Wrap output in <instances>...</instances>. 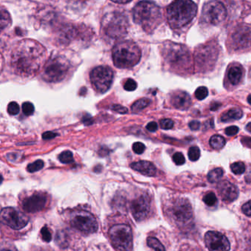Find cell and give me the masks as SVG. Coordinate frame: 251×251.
<instances>
[{"mask_svg":"<svg viewBox=\"0 0 251 251\" xmlns=\"http://www.w3.org/2000/svg\"><path fill=\"white\" fill-rule=\"evenodd\" d=\"M189 159L193 162L199 160L201 156L200 149L197 146H193L188 151Z\"/></svg>","mask_w":251,"mask_h":251,"instance_id":"obj_32","label":"cell"},{"mask_svg":"<svg viewBox=\"0 0 251 251\" xmlns=\"http://www.w3.org/2000/svg\"><path fill=\"white\" fill-rule=\"evenodd\" d=\"M149 104H150V100L149 99H140V100L135 101L131 106V112L134 113H139V112L142 111L143 109L147 107Z\"/></svg>","mask_w":251,"mask_h":251,"instance_id":"obj_25","label":"cell"},{"mask_svg":"<svg viewBox=\"0 0 251 251\" xmlns=\"http://www.w3.org/2000/svg\"><path fill=\"white\" fill-rule=\"evenodd\" d=\"M205 245L209 251H228L230 244L225 235L218 231H209L204 237Z\"/></svg>","mask_w":251,"mask_h":251,"instance_id":"obj_17","label":"cell"},{"mask_svg":"<svg viewBox=\"0 0 251 251\" xmlns=\"http://www.w3.org/2000/svg\"><path fill=\"white\" fill-rule=\"evenodd\" d=\"M246 130H247L248 131H249V132H251V122L246 126Z\"/></svg>","mask_w":251,"mask_h":251,"instance_id":"obj_54","label":"cell"},{"mask_svg":"<svg viewBox=\"0 0 251 251\" xmlns=\"http://www.w3.org/2000/svg\"><path fill=\"white\" fill-rule=\"evenodd\" d=\"M130 167L134 171L146 176H155L156 174V167L151 162L148 161H139L137 162H134L130 165Z\"/></svg>","mask_w":251,"mask_h":251,"instance_id":"obj_21","label":"cell"},{"mask_svg":"<svg viewBox=\"0 0 251 251\" xmlns=\"http://www.w3.org/2000/svg\"><path fill=\"white\" fill-rule=\"evenodd\" d=\"M203 202H204V203L209 206H215V205L216 204L217 202H218L216 195H215V193H212V192L205 195L204 197H203Z\"/></svg>","mask_w":251,"mask_h":251,"instance_id":"obj_33","label":"cell"},{"mask_svg":"<svg viewBox=\"0 0 251 251\" xmlns=\"http://www.w3.org/2000/svg\"><path fill=\"white\" fill-rule=\"evenodd\" d=\"M133 19L146 32L151 33L162 22L160 7L153 1H140L133 9Z\"/></svg>","mask_w":251,"mask_h":251,"instance_id":"obj_3","label":"cell"},{"mask_svg":"<svg viewBox=\"0 0 251 251\" xmlns=\"http://www.w3.org/2000/svg\"><path fill=\"white\" fill-rule=\"evenodd\" d=\"M226 143V142L225 138L219 134L212 136L209 140L210 146H212V149H215V150L222 149L225 146Z\"/></svg>","mask_w":251,"mask_h":251,"instance_id":"obj_24","label":"cell"},{"mask_svg":"<svg viewBox=\"0 0 251 251\" xmlns=\"http://www.w3.org/2000/svg\"><path fill=\"white\" fill-rule=\"evenodd\" d=\"M162 54L168 66L174 72L184 73L191 69V54L185 46L166 41L162 45Z\"/></svg>","mask_w":251,"mask_h":251,"instance_id":"obj_2","label":"cell"},{"mask_svg":"<svg viewBox=\"0 0 251 251\" xmlns=\"http://www.w3.org/2000/svg\"><path fill=\"white\" fill-rule=\"evenodd\" d=\"M243 113L240 109L232 108L227 111L226 113H224L221 121L223 122H229L232 121L240 120L243 118Z\"/></svg>","mask_w":251,"mask_h":251,"instance_id":"obj_23","label":"cell"},{"mask_svg":"<svg viewBox=\"0 0 251 251\" xmlns=\"http://www.w3.org/2000/svg\"><path fill=\"white\" fill-rule=\"evenodd\" d=\"M225 6L218 0H212L205 4L202 10V19L206 23L218 25L223 23L226 18Z\"/></svg>","mask_w":251,"mask_h":251,"instance_id":"obj_12","label":"cell"},{"mask_svg":"<svg viewBox=\"0 0 251 251\" xmlns=\"http://www.w3.org/2000/svg\"><path fill=\"white\" fill-rule=\"evenodd\" d=\"M248 101H249V104L251 105V94L249 96V97H248Z\"/></svg>","mask_w":251,"mask_h":251,"instance_id":"obj_55","label":"cell"},{"mask_svg":"<svg viewBox=\"0 0 251 251\" xmlns=\"http://www.w3.org/2000/svg\"><path fill=\"white\" fill-rule=\"evenodd\" d=\"M57 135L56 133L52 132V131H47L43 134L42 137L44 140H51V139L54 138Z\"/></svg>","mask_w":251,"mask_h":251,"instance_id":"obj_47","label":"cell"},{"mask_svg":"<svg viewBox=\"0 0 251 251\" xmlns=\"http://www.w3.org/2000/svg\"><path fill=\"white\" fill-rule=\"evenodd\" d=\"M56 242L60 247L66 248L68 246V235L65 231H60L57 232Z\"/></svg>","mask_w":251,"mask_h":251,"instance_id":"obj_29","label":"cell"},{"mask_svg":"<svg viewBox=\"0 0 251 251\" xmlns=\"http://www.w3.org/2000/svg\"><path fill=\"white\" fill-rule=\"evenodd\" d=\"M218 189L221 199L227 203H231L238 198V189L229 181H221L218 184Z\"/></svg>","mask_w":251,"mask_h":251,"instance_id":"obj_19","label":"cell"},{"mask_svg":"<svg viewBox=\"0 0 251 251\" xmlns=\"http://www.w3.org/2000/svg\"><path fill=\"white\" fill-rule=\"evenodd\" d=\"M242 210H243L245 215L251 217V201L243 205Z\"/></svg>","mask_w":251,"mask_h":251,"instance_id":"obj_46","label":"cell"},{"mask_svg":"<svg viewBox=\"0 0 251 251\" xmlns=\"http://www.w3.org/2000/svg\"><path fill=\"white\" fill-rule=\"evenodd\" d=\"M132 149L134 153H137V154H141V153L144 152L146 146H145L143 143H140V142H137V143H134L133 144Z\"/></svg>","mask_w":251,"mask_h":251,"instance_id":"obj_42","label":"cell"},{"mask_svg":"<svg viewBox=\"0 0 251 251\" xmlns=\"http://www.w3.org/2000/svg\"><path fill=\"white\" fill-rule=\"evenodd\" d=\"M70 65L66 59L54 57L47 63L44 71L43 78L49 82H57L63 80L69 71Z\"/></svg>","mask_w":251,"mask_h":251,"instance_id":"obj_10","label":"cell"},{"mask_svg":"<svg viewBox=\"0 0 251 251\" xmlns=\"http://www.w3.org/2000/svg\"><path fill=\"white\" fill-rule=\"evenodd\" d=\"M231 170L236 175H240L246 171V165L242 162H234L231 165Z\"/></svg>","mask_w":251,"mask_h":251,"instance_id":"obj_31","label":"cell"},{"mask_svg":"<svg viewBox=\"0 0 251 251\" xmlns=\"http://www.w3.org/2000/svg\"><path fill=\"white\" fill-rule=\"evenodd\" d=\"M167 215L173 223L178 226L187 225L193 219V210L190 201L187 199H174L168 205Z\"/></svg>","mask_w":251,"mask_h":251,"instance_id":"obj_7","label":"cell"},{"mask_svg":"<svg viewBox=\"0 0 251 251\" xmlns=\"http://www.w3.org/2000/svg\"><path fill=\"white\" fill-rule=\"evenodd\" d=\"M208 94H209V91H208L207 88L203 86L199 87L195 93L196 99L199 100H205L208 97Z\"/></svg>","mask_w":251,"mask_h":251,"instance_id":"obj_35","label":"cell"},{"mask_svg":"<svg viewBox=\"0 0 251 251\" xmlns=\"http://www.w3.org/2000/svg\"><path fill=\"white\" fill-rule=\"evenodd\" d=\"M221 105V104H218V103H215L211 107V110H216L218 109V106Z\"/></svg>","mask_w":251,"mask_h":251,"instance_id":"obj_53","label":"cell"},{"mask_svg":"<svg viewBox=\"0 0 251 251\" xmlns=\"http://www.w3.org/2000/svg\"><path fill=\"white\" fill-rule=\"evenodd\" d=\"M112 110H114L116 113H120V114H126L128 112L126 107L123 106L119 105V104H115L112 106Z\"/></svg>","mask_w":251,"mask_h":251,"instance_id":"obj_45","label":"cell"},{"mask_svg":"<svg viewBox=\"0 0 251 251\" xmlns=\"http://www.w3.org/2000/svg\"><path fill=\"white\" fill-rule=\"evenodd\" d=\"M19 106L16 101H12L7 106V112L11 116H16L19 113Z\"/></svg>","mask_w":251,"mask_h":251,"instance_id":"obj_37","label":"cell"},{"mask_svg":"<svg viewBox=\"0 0 251 251\" xmlns=\"http://www.w3.org/2000/svg\"><path fill=\"white\" fill-rule=\"evenodd\" d=\"M241 142L245 146H246V147L251 148V137H243V138L241 140Z\"/></svg>","mask_w":251,"mask_h":251,"instance_id":"obj_50","label":"cell"},{"mask_svg":"<svg viewBox=\"0 0 251 251\" xmlns=\"http://www.w3.org/2000/svg\"><path fill=\"white\" fill-rule=\"evenodd\" d=\"M173 159H174V162H175L176 165H182L185 163V158H184V155L180 152L174 153Z\"/></svg>","mask_w":251,"mask_h":251,"instance_id":"obj_39","label":"cell"},{"mask_svg":"<svg viewBox=\"0 0 251 251\" xmlns=\"http://www.w3.org/2000/svg\"><path fill=\"white\" fill-rule=\"evenodd\" d=\"M22 111L25 116H32L35 111V107L32 103L26 101L22 104Z\"/></svg>","mask_w":251,"mask_h":251,"instance_id":"obj_36","label":"cell"},{"mask_svg":"<svg viewBox=\"0 0 251 251\" xmlns=\"http://www.w3.org/2000/svg\"><path fill=\"white\" fill-rule=\"evenodd\" d=\"M109 238L118 251H131L132 249V232L127 224H116L109 230Z\"/></svg>","mask_w":251,"mask_h":251,"instance_id":"obj_8","label":"cell"},{"mask_svg":"<svg viewBox=\"0 0 251 251\" xmlns=\"http://www.w3.org/2000/svg\"><path fill=\"white\" fill-rule=\"evenodd\" d=\"M0 251H18L14 245L8 242L0 243Z\"/></svg>","mask_w":251,"mask_h":251,"instance_id":"obj_40","label":"cell"},{"mask_svg":"<svg viewBox=\"0 0 251 251\" xmlns=\"http://www.w3.org/2000/svg\"><path fill=\"white\" fill-rule=\"evenodd\" d=\"M3 181V178L1 176H0V184H1V182H2Z\"/></svg>","mask_w":251,"mask_h":251,"instance_id":"obj_56","label":"cell"},{"mask_svg":"<svg viewBox=\"0 0 251 251\" xmlns=\"http://www.w3.org/2000/svg\"><path fill=\"white\" fill-rule=\"evenodd\" d=\"M243 75V69L240 66H232L228 71V79H229L230 82L234 85H237L240 83Z\"/></svg>","mask_w":251,"mask_h":251,"instance_id":"obj_22","label":"cell"},{"mask_svg":"<svg viewBox=\"0 0 251 251\" xmlns=\"http://www.w3.org/2000/svg\"><path fill=\"white\" fill-rule=\"evenodd\" d=\"M150 211L151 200L147 195H141L131 201V214L134 219L138 222L147 218Z\"/></svg>","mask_w":251,"mask_h":251,"instance_id":"obj_16","label":"cell"},{"mask_svg":"<svg viewBox=\"0 0 251 251\" xmlns=\"http://www.w3.org/2000/svg\"><path fill=\"white\" fill-rule=\"evenodd\" d=\"M174 122L171 119H162L160 122V126L162 129H171L174 127Z\"/></svg>","mask_w":251,"mask_h":251,"instance_id":"obj_43","label":"cell"},{"mask_svg":"<svg viewBox=\"0 0 251 251\" xmlns=\"http://www.w3.org/2000/svg\"><path fill=\"white\" fill-rule=\"evenodd\" d=\"M128 21L126 16L119 12L107 13L103 17L101 29L110 39L124 38L128 32Z\"/></svg>","mask_w":251,"mask_h":251,"instance_id":"obj_6","label":"cell"},{"mask_svg":"<svg viewBox=\"0 0 251 251\" xmlns=\"http://www.w3.org/2000/svg\"><path fill=\"white\" fill-rule=\"evenodd\" d=\"M218 54V49L215 44L210 43L201 46L196 50L195 54V60L198 67L201 69L209 68L215 63Z\"/></svg>","mask_w":251,"mask_h":251,"instance_id":"obj_14","label":"cell"},{"mask_svg":"<svg viewBox=\"0 0 251 251\" xmlns=\"http://www.w3.org/2000/svg\"><path fill=\"white\" fill-rule=\"evenodd\" d=\"M44 166V162H43L41 159L35 161L33 163L29 164L27 166V171L29 173L37 172V171H40L42 169Z\"/></svg>","mask_w":251,"mask_h":251,"instance_id":"obj_34","label":"cell"},{"mask_svg":"<svg viewBox=\"0 0 251 251\" xmlns=\"http://www.w3.org/2000/svg\"><path fill=\"white\" fill-rule=\"evenodd\" d=\"M0 221L13 229L19 230L27 225L29 219L17 209L7 207L0 212Z\"/></svg>","mask_w":251,"mask_h":251,"instance_id":"obj_13","label":"cell"},{"mask_svg":"<svg viewBox=\"0 0 251 251\" xmlns=\"http://www.w3.org/2000/svg\"><path fill=\"white\" fill-rule=\"evenodd\" d=\"M111 1H114V2L119 3V4H125V3L129 2L131 0H111Z\"/></svg>","mask_w":251,"mask_h":251,"instance_id":"obj_52","label":"cell"},{"mask_svg":"<svg viewBox=\"0 0 251 251\" xmlns=\"http://www.w3.org/2000/svg\"><path fill=\"white\" fill-rule=\"evenodd\" d=\"M47 201L48 199L45 193H34L22 201V208L24 210L30 213L40 212L46 207Z\"/></svg>","mask_w":251,"mask_h":251,"instance_id":"obj_18","label":"cell"},{"mask_svg":"<svg viewBox=\"0 0 251 251\" xmlns=\"http://www.w3.org/2000/svg\"><path fill=\"white\" fill-rule=\"evenodd\" d=\"M146 128H147L149 131L154 132V131H156V130L158 129L157 124L155 123V122H150V123L148 124L147 126H146Z\"/></svg>","mask_w":251,"mask_h":251,"instance_id":"obj_48","label":"cell"},{"mask_svg":"<svg viewBox=\"0 0 251 251\" xmlns=\"http://www.w3.org/2000/svg\"><path fill=\"white\" fill-rule=\"evenodd\" d=\"M141 58V51L135 43L125 41L115 46L113 59L115 66L121 69H128L136 66Z\"/></svg>","mask_w":251,"mask_h":251,"instance_id":"obj_5","label":"cell"},{"mask_svg":"<svg viewBox=\"0 0 251 251\" xmlns=\"http://www.w3.org/2000/svg\"><path fill=\"white\" fill-rule=\"evenodd\" d=\"M246 181L247 183H251V166L249 167L246 172Z\"/></svg>","mask_w":251,"mask_h":251,"instance_id":"obj_51","label":"cell"},{"mask_svg":"<svg viewBox=\"0 0 251 251\" xmlns=\"http://www.w3.org/2000/svg\"><path fill=\"white\" fill-rule=\"evenodd\" d=\"M191 98L187 93L177 91L171 97V104L178 110H187L191 105Z\"/></svg>","mask_w":251,"mask_h":251,"instance_id":"obj_20","label":"cell"},{"mask_svg":"<svg viewBox=\"0 0 251 251\" xmlns=\"http://www.w3.org/2000/svg\"><path fill=\"white\" fill-rule=\"evenodd\" d=\"M10 17L9 13L4 10H0V32L10 24Z\"/></svg>","mask_w":251,"mask_h":251,"instance_id":"obj_28","label":"cell"},{"mask_svg":"<svg viewBox=\"0 0 251 251\" xmlns=\"http://www.w3.org/2000/svg\"><path fill=\"white\" fill-rule=\"evenodd\" d=\"M223 176H224V171H223L222 168H215V169L212 170L209 173L207 178L209 182L215 183L219 181Z\"/></svg>","mask_w":251,"mask_h":251,"instance_id":"obj_27","label":"cell"},{"mask_svg":"<svg viewBox=\"0 0 251 251\" xmlns=\"http://www.w3.org/2000/svg\"><path fill=\"white\" fill-rule=\"evenodd\" d=\"M113 70L107 66H99L93 69L91 73V82L94 89L101 94L107 92L113 81Z\"/></svg>","mask_w":251,"mask_h":251,"instance_id":"obj_11","label":"cell"},{"mask_svg":"<svg viewBox=\"0 0 251 251\" xmlns=\"http://www.w3.org/2000/svg\"><path fill=\"white\" fill-rule=\"evenodd\" d=\"M41 237H42V240H44V242L50 243V242L51 241V233L48 227H43L42 229H41Z\"/></svg>","mask_w":251,"mask_h":251,"instance_id":"obj_38","label":"cell"},{"mask_svg":"<svg viewBox=\"0 0 251 251\" xmlns=\"http://www.w3.org/2000/svg\"><path fill=\"white\" fill-rule=\"evenodd\" d=\"M137 87V82L132 79H128L125 84V89L127 91H135Z\"/></svg>","mask_w":251,"mask_h":251,"instance_id":"obj_41","label":"cell"},{"mask_svg":"<svg viewBox=\"0 0 251 251\" xmlns=\"http://www.w3.org/2000/svg\"><path fill=\"white\" fill-rule=\"evenodd\" d=\"M45 251V250H42V249H41V250H40V251Z\"/></svg>","mask_w":251,"mask_h":251,"instance_id":"obj_57","label":"cell"},{"mask_svg":"<svg viewBox=\"0 0 251 251\" xmlns=\"http://www.w3.org/2000/svg\"><path fill=\"white\" fill-rule=\"evenodd\" d=\"M147 244L151 249L154 251H165L163 245L159 242L158 239L153 237H149L147 239Z\"/></svg>","mask_w":251,"mask_h":251,"instance_id":"obj_26","label":"cell"},{"mask_svg":"<svg viewBox=\"0 0 251 251\" xmlns=\"http://www.w3.org/2000/svg\"><path fill=\"white\" fill-rule=\"evenodd\" d=\"M45 53L44 47L36 41H21L12 54V66L19 75H32L39 69Z\"/></svg>","mask_w":251,"mask_h":251,"instance_id":"obj_1","label":"cell"},{"mask_svg":"<svg viewBox=\"0 0 251 251\" xmlns=\"http://www.w3.org/2000/svg\"><path fill=\"white\" fill-rule=\"evenodd\" d=\"M59 160L63 164H69L74 162L73 153L70 151H65L62 152L58 157Z\"/></svg>","mask_w":251,"mask_h":251,"instance_id":"obj_30","label":"cell"},{"mask_svg":"<svg viewBox=\"0 0 251 251\" xmlns=\"http://www.w3.org/2000/svg\"><path fill=\"white\" fill-rule=\"evenodd\" d=\"M231 45L235 50L251 49V25H241L235 28L231 36Z\"/></svg>","mask_w":251,"mask_h":251,"instance_id":"obj_15","label":"cell"},{"mask_svg":"<svg viewBox=\"0 0 251 251\" xmlns=\"http://www.w3.org/2000/svg\"><path fill=\"white\" fill-rule=\"evenodd\" d=\"M239 130H240L239 127H237V126H231L226 128L225 132L226 135L234 136L239 132Z\"/></svg>","mask_w":251,"mask_h":251,"instance_id":"obj_44","label":"cell"},{"mask_svg":"<svg viewBox=\"0 0 251 251\" xmlns=\"http://www.w3.org/2000/svg\"><path fill=\"white\" fill-rule=\"evenodd\" d=\"M70 224L74 228L85 234H94L98 230L97 220L88 211L77 210L72 212Z\"/></svg>","mask_w":251,"mask_h":251,"instance_id":"obj_9","label":"cell"},{"mask_svg":"<svg viewBox=\"0 0 251 251\" xmlns=\"http://www.w3.org/2000/svg\"><path fill=\"white\" fill-rule=\"evenodd\" d=\"M189 126L193 131H196V130L199 129V128H200L201 124L198 121H193V122L189 124Z\"/></svg>","mask_w":251,"mask_h":251,"instance_id":"obj_49","label":"cell"},{"mask_svg":"<svg viewBox=\"0 0 251 251\" xmlns=\"http://www.w3.org/2000/svg\"><path fill=\"white\" fill-rule=\"evenodd\" d=\"M197 13V5L192 0H174L167 8V19L173 29L190 23Z\"/></svg>","mask_w":251,"mask_h":251,"instance_id":"obj_4","label":"cell"}]
</instances>
